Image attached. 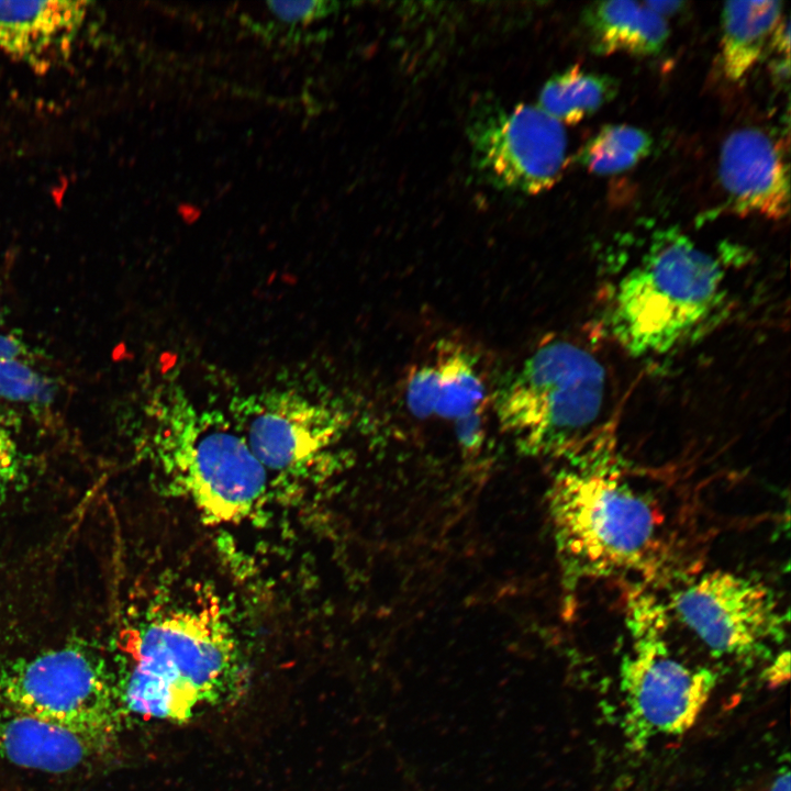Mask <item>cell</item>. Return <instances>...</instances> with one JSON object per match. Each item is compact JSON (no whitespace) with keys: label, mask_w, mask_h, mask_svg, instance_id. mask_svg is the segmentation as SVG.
Masks as SVG:
<instances>
[{"label":"cell","mask_w":791,"mask_h":791,"mask_svg":"<svg viewBox=\"0 0 791 791\" xmlns=\"http://www.w3.org/2000/svg\"><path fill=\"white\" fill-rule=\"evenodd\" d=\"M229 416L268 475L308 474L346 428L344 411L298 387H267L232 398Z\"/></svg>","instance_id":"obj_8"},{"label":"cell","mask_w":791,"mask_h":791,"mask_svg":"<svg viewBox=\"0 0 791 791\" xmlns=\"http://www.w3.org/2000/svg\"><path fill=\"white\" fill-rule=\"evenodd\" d=\"M608 375L602 360L564 337L542 342L493 396L502 428L527 455L569 460L589 447L602 421Z\"/></svg>","instance_id":"obj_5"},{"label":"cell","mask_w":791,"mask_h":791,"mask_svg":"<svg viewBox=\"0 0 791 791\" xmlns=\"http://www.w3.org/2000/svg\"><path fill=\"white\" fill-rule=\"evenodd\" d=\"M726 298L721 261L668 229L657 232L615 281L606 303V327L634 356L664 355L702 333Z\"/></svg>","instance_id":"obj_4"},{"label":"cell","mask_w":791,"mask_h":791,"mask_svg":"<svg viewBox=\"0 0 791 791\" xmlns=\"http://www.w3.org/2000/svg\"><path fill=\"white\" fill-rule=\"evenodd\" d=\"M632 645L619 669L622 731L627 746L643 750L659 737L690 731L711 698L717 677L678 659L666 639L668 612L646 592L633 593L626 611Z\"/></svg>","instance_id":"obj_6"},{"label":"cell","mask_w":791,"mask_h":791,"mask_svg":"<svg viewBox=\"0 0 791 791\" xmlns=\"http://www.w3.org/2000/svg\"><path fill=\"white\" fill-rule=\"evenodd\" d=\"M21 455L11 431L0 422V502L7 497L21 475Z\"/></svg>","instance_id":"obj_21"},{"label":"cell","mask_w":791,"mask_h":791,"mask_svg":"<svg viewBox=\"0 0 791 791\" xmlns=\"http://www.w3.org/2000/svg\"><path fill=\"white\" fill-rule=\"evenodd\" d=\"M122 650L113 676L126 724L186 723L235 702L246 688L239 640L211 594L154 602Z\"/></svg>","instance_id":"obj_1"},{"label":"cell","mask_w":791,"mask_h":791,"mask_svg":"<svg viewBox=\"0 0 791 791\" xmlns=\"http://www.w3.org/2000/svg\"><path fill=\"white\" fill-rule=\"evenodd\" d=\"M31 352L26 344L15 334L0 333V360H26Z\"/></svg>","instance_id":"obj_22"},{"label":"cell","mask_w":791,"mask_h":791,"mask_svg":"<svg viewBox=\"0 0 791 791\" xmlns=\"http://www.w3.org/2000/svg\"><path fill=\"white\" fill-rule=\"evenodd\" d=\"M782 2L728 1L722 10L721 64L725 77L740 80L759 60L782 20Z\"/></svg>","instance_id":"obj_16"},{"label":"cell","mask_w":791,"mask_h":791,"mask_svg":"<svg viewBox=\"0 0 791 791\" xmlns=\"http://www.w3.org/2000/svg\"><path fill=\"white\" fill-rule=\"evenodd\" d=\"M1 323H2V315H1V313H0V325H1Z\"/></svg>","instance_id":"obj_26"},{"label":"cell","mask_w":791,"mask_h":791,"mask_svg":"<svg viewBox=\"0 0 791 791\" xmlns=\"http://www.w3.org/2000/svg\"><path fill=\"white\" fill-rule=\"evenodd\" d=\"M53 382L26 360H0V399L44 406L53 401Z\"/></svg>","instance_id":"obj_19"},{"label":"cell","mask_w":791,"mask_h":791,"mask_svg":"<svg viewBox=\"0 0 791 791\" xmlns=\"http://www.w3.org/2000/svg\"><path fill=\"white\" fill-rule=\"evenodd\" d=\"M582 22L593 51L599 54L650 56L658 54L669 37L666 19L644 2H594L584 9Z\"/></svg>","instance_id":"obj_15"},{"label":"cell","mask_w":791,"mask_h":791,"mask_svg":"<svg viewBox=\"0 0 791 791\" xmlns=\"http://www.w3.org/2000/svg\"><path fill=\"white\" fill-rule=\"evenodd\" d=\"M148 404L154 457L202 522L237 525L253 517L271 478L229 414L196 403L174 378Z\"/></svg>","instance_id":"obj_3"},{"label":"cell","mask_w":791,"mask_h":791,"mask_svg":"<svg viewBox=\"0 0 791 791\" xmlns=\"http://www.w3.org/2000/svg\"><path fill=\"white\" fill-rule=\"evenodd\" d=\"M718 177L731 211L773 220L788 214V163L780 142L765 129L742 127L724 140Z\"/></svg>","instance_id":"obj_11"},{"label":"cell","mask_w":791,"mask_h":791,"mask_svg":"<svg viewBox=\"0 0 791 791\" xmlns=\"http://www.w3.org/2000/svg\"><path fill=\"white\" fill-rule=\"evenodd\" d=\"M269 11L281 22L307 23L325 16L338 7L332 1H268Z\"/></svg>","instance_id":"obj_20"},{"label":"cell","mask_w":791,"mask_h":791,"mask_svg":"<svg viewBox=\"0 0 791 791\" xmlns=\"http://www.w3.org/2000/svg\"><path fill=\"white\" fill-rule=\"evenodd\" d=\"M105 735L0 709V756L27 769L64 773L88 765L113 747Z\"/></svg>","instance_id":"obj_13"},{"label":"cell","mask_w":791,"mask_h":791,"mask_svg":"<svg viewBox=\"0 0 791 791\" xmlns=\"http://www.w3.org/2000/svg\"><path fill=\"white\" fill-rule=\"evenodd\" d=\"M0 709L113 739L126 725L113 671L79 644L0 662Z\"/></svg>","instance_id":"obj_7"},{"label":"cell","mask_w":791,"mask_h":791,"mask_svg":"<svg viewBox=\"0 0 791 791\" xmlns=\"http://www.w3.org/2000/svg\"><path fill=\"white\" fill-rule=\"evenodd\" d=\"M651 145L646 131L627 124H610L587 142L577 158L592 174L614 175L637 165L648 156Z\"/></svg>","instance_id":"obj_18"},{"label":"cell","mask_w":791,"mask_h":791,"mask_svg":"<svg viewBox=\"0 0 791 791\" xmlns=\"http://www.w3.org/2000/svg\"><path fill=\"white\" fill-rule=\"evenodd\" d=\"M83 1H0V47L37 59L51 47L70 42L81 23Z\"/></svg>","instance_id":"obj_14"},{"label":"cell","mask_w":791,"mask_h":791,"mask_svg":"<svg viewBox=\"0 0 791 791\" xmlns=\"http://www.w3.org/2000/svg\"><path fill=\"white\" fill-rule=\"evenodd\" d=\"M670 606L713 654L736 659L756 658L783 642L789 623L771 588L722 569L687 582Z\"/></svg>","instance_id":"obj_9"},{"label":"cell","mask_w":791,"mask_h":791,"mask_svg":"<svg viewBox=\"0 0 791 791\" xmlns=\"http://www.w3.org/2000/svg\"><path fill=\"white\" fill-rule=\"evenodd\" d=\"M616 90L614 78L575 65L544 85L538 107L561 123L575 124L612 100Z\"/></svg>","instance_id":"obj_17"},{"label":"cell","mask_w":791,"mask_h":791,"mask_svg":"<svg viewBox=\"0 0 791 791\" xmlns=\"http://www.w3.org/2000/svg\"><path fill=\"white\" fill-rule=\"evenodd\" d=\"M467 135L477 171L502 190L543 192L557 182L566 164L565 127L538 105L479 103Z\"/></svg>","instance_id":"obj_10"},{"label":"cell","mask_w":791,"mask_h":791,"mask_svg":"<svg viewBox=\"0 0 791 791\" xmlns=\"http://www.w3.org/2000/svg\"><path fill=\"white\" fill-rule=\"evenodd\" d=\"M790 770L788 767H782L776 773L771 781L768 791H791Z\"/></svg>","instance_id":"obj_25"},{"label":"cell","mask_w":791,"mask_h":791,"mask_svg":"<svg viewBox=\"0 0 791 791\" xmlns=\"http://www.w3.org/2000/svg\"><path fill=\"white\" fill-rule=\"evenodd\" d=\"M765 680L771 688L784 684L790 678L789 651L778 654L765 670Z\"/></svg>","instance_id":"obj_23"},{"label":"cell","mask_w":791,"mask_h":791,"mask_svg":"<svg viewBox=\"0 0 791 791\" xmlns=\"http://www.w3.org/2000/svg\"><path fill=\"white\" fill-rule=\"evenodd\" d=\"M408 410L419 419L439 417L456 426L486 415L490 396L475 355L455 341H441L431 358L414 365L405 380Z\"/></svg>","instance_id":"obj_12"},{"label":"cell","mask_w":791,"mask_h":791,"mask_svg":"<svg viewBox=\"0 0 791 791\" xmlns=\"http://www.w3.org/2000/svg\"><path fill=\"white\" fill-rule=\"evenodd\" d=\"M644 3L662 18L679 11L684 5L683 1H645Z\"/></svg>","instance_id":"obj_24"},{"label":"cell","mask_w":791,"mask_h":791,"mask_svg":"<svg viewBox=\"0 0 791 791\" xmlns=\"http://www.w3.org/2000/svg\"><path fill=\"white\" fill-rule=\"evenodd\" d=\"M566 463L549 492L566 578L571 582L654 570L661 520L653 502L621 474L615 425Z\"/></svg>","instance_id":"obj_2"}]
</instances>
